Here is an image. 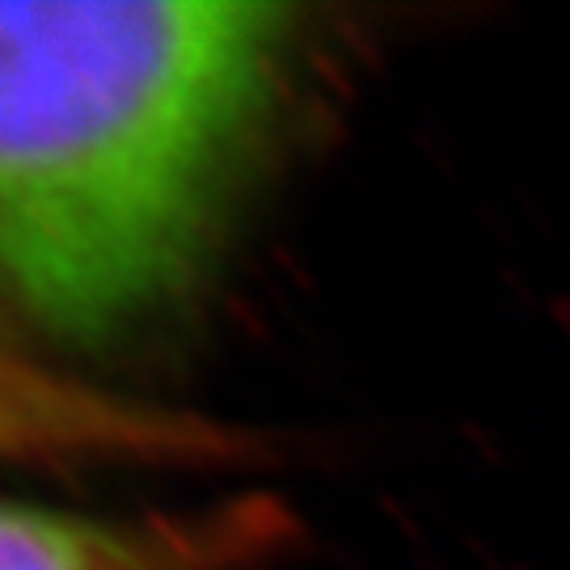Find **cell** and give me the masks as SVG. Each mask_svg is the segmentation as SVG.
<instances>
[{
	"mask_svg": "<svg viewBox=\"0 0 570 570\" xmlns=\"http://www.w3.org/2000/svg\"><path fill=\"white\" fill-rule=\"evenodd\" d=\"M317 47L301 4L0 0V326L102 355L195 305Z\"/></svg>",
	"mask_w": 570,
	"mask_h": 570,
	"instance_id": "1",
	"label": "cell"
},
{
	"mask_svg": "<svg viewBox=\"0 0 570 570\" xmlns=\"http://www.w3.org/2000/svg\"><path fill=\"white\" fill-rule=\"evenodd\" d=\"M254 456L242 428L77 381L0 338V469H216Z\"/></svg>",
	"mask_w": 570,
	"mask_h": 570,
	"instance_id": "2",
	"label": "cell"
},
{
	"mask_svg": "<svg viewBox=\"0 0 570 570\" xmlns=\"http://www.w3.org/2000/svg\"><path fill=\"white\" fill-rule=\"evenodd\" d=\"M292 532L275 494L119 515L0 499V570H263Z\"/></svg>",
	"mask_w": 570,
	"mask_h": 570,
	"instance_id": "3",
	"label": "cell"
}]
</instances>
